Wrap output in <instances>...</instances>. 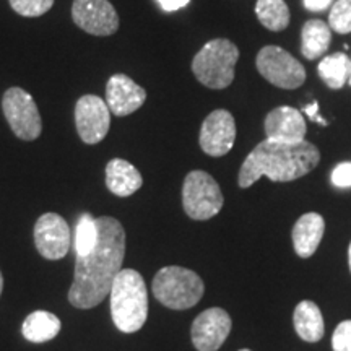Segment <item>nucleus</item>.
<instances>
[{"instance_id": "obj_1", "label": "nucleus", "mask_w": 351, "mask_h": 351, "mask_svg": "<svg viewBox=\"0 0 351 351\" xmlns=\"http://www.w3.org/2000/svg\"><path fill=\"white\" fill-rule=\"evenodd\" d=\"M98 243L88 256L75 261V275L69 289L70 304L91 309L109 296L125 257L124 226L112 217L96 218Z\"/></svg>"}, {"instance_id": "obj_2", "label": "nucleus", "mask_w": 351, "mask_h": 351, "mask_svg": "<svg viewBox=\"0 0 351 351\" xmlns=\"http://www.w3.org/2000/svg\"><path fill=\"white\" fill-rule=\"evenodd\" d=\"M320 161V152L314 143H280L263 140L245 156L239 169V187L247 189L262 176L274 182H291L309 174Z\"/></svg>"}, {"instance_id": "obj_3", "label": "nucleus", "mask_w": 351, "mask_h": 351, "mask_svg": "<svg viewBox=\"0 0 351 351\" xmlns=\"http://www.w3.org/2000/svg\"><path fill=\"white\" fill-rule=\"evenodd\" d=\"M109 296L114 326L124 333L138 332L148 317V293L143 276L134 269H122Z\"/></svg>"}, {"instance_id": "obj_4", "label": "nucleus", "mask_w": 351, "mask_h": 351, "mask_svg": "<svg viewBox=\"0 0 351 351\" xmlns=\"http://www.w3.org/2000/svg\"><path fill=\"white\" fill-rule=\"evenodd\" d=\"M239 49L225 38L212 39L192 59V72L202 85L210 90H225L234 80Z\"/></svg>"}, {"instance_id": "obj_5", "label": "nucleus", "mask_w": 351, "mask_h": 351, "mask_svg": "<svg viewBox=\"0 0 351 351\" xmlns=\"http://www.w3.org/2000/svg\"><path fill=\"white\" fill-rule=\"evenodd\" d=\"M153 295L161 304L174 311H186L202 300L205 285L195 271L184 267H163L153 278Z\"/></svg>"}, {"instance_id": "obj_6", "label": "nucleus", "mask_w": 351, "mask_h": 351, "mask_svg": "<svg viewBox=\"0 0 351 351\" xmlns=\"http://www.w3.org/2000/svg\"><path fill=\"white\" fill-rule=\"evenodd\" d=\"M223 199L221 189L213 176L205 171H191L184 179L182 186V207L189 218L197 221L213 218L221 212Z\"/></svg>"}, {"instance_id": "obj_7", "label": "nucleus", "mask_w": 351, "mask_h": 351, "mask_svg": "<svg viewBox=\"0 0 351 351\" xmlns=\"http://www.w3.org/2000/svg\"><path fill=\"white\" fill-rule=\"evenodd\" d=\"M256 67L267 82L282 90H296L306 82L304 65L283 47L274 44L257 52Z\"/></svg>"}, {"instance_id": "obj_8", "label": "nucleus", "mask_w": 351, "mask_h": 351, "mask_svg": "<svg viewBox=\"0 0 351 351\" xmlns=\"http://www.w3.org/2000/svg\"><path fill=\"white\" fill-rule=\"evenodd\" d=\"M3 116L16 137L33 142L41 135L43 122L33 96L21 88H8L2 98Z\"/></svg>"}, {"instance_id": "obj_9", "label": "nucleus", "mask_w": 351, "mask_h": 351, "mask_svg": "<svg viewBox=\"0 0 351 351\" xmlns=\"http://www.w3.org/2000/svg\"><path fill=\"white\" fill-rule=\"evenodd\" d=\"M72 19L93 36H111L119 29V15L109 0H73Z\"/></svg>"}, {"instance_id": "obj_10", "label": "nucleus", "mask_w": 351, "mask_h": 351, "mask_svg": "<svg viewBox=\"0 0 351 351\" xmlns=\"http://www.w3.org/2000/svg\"><path fill=\"white\" fill-rule=\"evenodd\" d=\"M75 124L80 138L86 145L103 142L111 127V111L99 96L85 95L77 101Z\"/></svg>"}, {"instance_id": "obj_11", "label": "nucleus", "mask_w": 351, "mask_h": 351, "mask_svg": "<svg viewBox=\"0 0 351 351\" xmlns=\"http://www.w3.org/2000/svg\"><path fill=\"white\" fill-rule=\"evenodd\" d=\"M72 234L67 221L57 213H44L34 225V244L47 261H59L67 256Z\"/></svg>"}, {"instance_id": "obj_12", "label": "nucleus", "mask_w": 351, "mask_h": 351, "mask_svg": "<svg viewBox=\"0 0 351 351\" xmlns=\"http://www.w3.org/2000/svg\"><path fill=\"white\" fill-rule=\"evenodd\" d=\"M236 140L234 117L226 109H217L205 117L202 124L199 143L208 156H225Z\"/></svg>"}, {"instance_id": "obj_13", "label": "nucleus", "mask_w": 351, "mask_h": 351, "mask_svg": "<svg viewBox=\"0 0 351 351\" xmlns=\"http://www.w3.org/2000/svg\"><path fill=\"white\" fill-rule=\"evenodd\" d=\"M231 317L221 307H212L197 315L192 324V343L199 351H217L231 332Z\"/></svg>"}, {"instance_id": "obj_14", "label": "nucleus", "mask_w": 351, "mask_h": 351, "mask_svg": "<svg viewBox=\"0 0 351 351\" xmlns=\"http://www.w3.org/2000/svg\"><path fill=\"white\" fill-rule=\"evenodd\" d=\"M265 137L271 142L301 143L306 140V121L300 109L280 106L267 114L263 121Z\"/></svg>"}, {"instance_id": "obj_15", "label": "nucleus", "mask_w": 351, "mask_h": 351, "mask_svg": "<svg viewBox=\"0 0 351 351\" xmlns=\"http://www.w3.org/2000/svg\"><path fill=\"white\" fill-rule=\"evenodd\" d=\"M145 101H147V91L130 77L116 73L109 78L106 85V104L114 116H129L142 108Z\"/></svg>"}, {"instance_id": "obj_16", "label": "nucleus", "mask_w": 351, "mask_h": 351, "mask_svg": "<svg viewBox=\"0 0 351 351\" xmlns=\"http://www.w3.org/2000/svg\"><path fill=\"white\" fill-rule=\"evenodd\" d=\"M326 231V221L319 213H306L293 226V245L300 257L307 258L314 256Z\"/></svg>"}, {"instance_id": "obj_17", "label": "nucleus", "mask_w": 351, "mask_h": 351, "mask_svg": "<svg viewBox=\"0 0 351 351\" xmlns=\"http://www.w3.org/2000/svg\"><path fill=\"white\" fill-rule=\"evenodd\" d=\"M143 184L142 174L129 161L114 158L106 166V186L114 195L129 197Z\"/></svg>"}, {"instance_id": "obj_18", "label": "nucleus", "mask_w": 351, "mask_h": 351, "mask_svg": "<svg viewBox=\"0 0 351 351\" xmlns=\"http://www.w3.org/2000/svg\"><path fill=\"white\" fill-rule=\"evenodd\" d=\"M332 29L322 20L306 21L301 29V54L307 60L322 57L330 47Z\"/></svg>"}, {"instance_id": "obj_19", "label": "nucleus", "mask_w": 351, "mask_h": 351, "mask_svg": "<svg viewBox=\"0 0 351 351\" xmlns=\"http://www.w3.org/2000/svg\"><path fill=\"white\" fill-rule=\"evenodd\" d=\"M293 324L300 339L315 343L324 337V317L319 306L313 301H301L293 314Z\"/></svg>"}, {"instance_id": "obj_20", "label": "nucleus", "mask_w": 351, "mask_h": 351, "mask_svg": "<svg viewBox=\"0 0 351 351\" xmlns=\"http://www.w3.org/2000/svg\"><path fill=\"white\" fill-rule=\"evenodd\" d=\"M60 327L62 324L57 315L47 313V311H34L25 319L21 332L28 341L44 343V341L56 339L57 333L60 332Z\"/></svg>"}, {"instance_id": "obj_21", "label": "nucleus", "mask_w": 351, "mask_h": 351, "mask_svg": "<svg viewBox=\"0 0 351 351\" xmlns=\"http://www.w3.org/2000/svg\"><path fill=\"white\" fill-rule=\"evenodd\" d=\"M351 59L345 52H333L320 60L317 65V73L330 90H341L350 78Z\"/></svg>"}, {"instance_id": "obj_22", "label": "nucleus", "mask_w": 351, "mask_h": 351, "mask_svg": "<svg viewBox=\"0 0 351 351\" xmlns=\"http://www.w3.org/2000/svg\"><path fill=\"white\" fill-rule=\"evenodd\" d=\"M256 16L263 28L274 33L287 29L291 19L285 0H257Z\"/></svg>"}, {"instance_id": "obj_23", "label": "nucleus", "mask_w": 351, "mask_h": 351, "mask_svg": "<svg viewBox=\"0 0 351 351\" xmlns=\"http://www.w3.org/2000/svg\"><path fill=\"white\" fill-rule=\"evenodd\" d=\"M96 243H98L96 218L91 217L90 213H82L75 225V238H73L75 254L78 257L88 256L95 249Z\"/></svg>"}, {"instance_id": "obj_24", "label": "nucleus", "mask_w": 351, "mask_h": 351, "mask_svg": "<svg viewBox=\"0 0 351 351\" xmlns=\"http://www.w3.org/2000/svg\"><path fill=\"white\" fill-rule=\"evenodd\" d=\"M328 26L339 34L351 33V0H335L328 12Z\"/></svg>"}, {"instance_id": "obj_25", "label": "nucleus", "mask_w": 351, "mask_h": 351, "mask_svg": "<svg viewBox=\"0 0 351 351\" xmlns=\"http://www.w3.org/2000/svg\"><path fill=\"white\" fill-rule=\"evenodd\" d=\"M8 2L19 15L29 16V19L44 15L54 5V0H8Z\"/></svg>"}, {"instance_id": "obj_26", "label": "nucleus", "mask_w": 351, "mask_h": 351, "mask_svg": "<svg viewBox=\"0 0 351 351\" xmlns=\"http://www.w3.org/2000/svg\"><path fill=\"white\" fill-rule=\"evenodd\" d=\"M333 351H351V320L339 324L332 335Z\"/></svg>"}, {"instance_id": "obj_27", "label": "nucleus", "mask_w": 351, "mask_h": 351, "mask_svg": "<svg viewBox=\"0 0 351 351\" xmlns=\"http://www.w3.org/2000/svg\"><path fill=\"white\" fill-rule=\"evenodd\" d=\"M330 181L339 189L351 187V161H343V163L337 165L330 174Z\"/></svg>"}, {"instance_id": "obj_28", "label": "nucleus", "mask_w": 351, "mask_h": 351, "mask_svg": "<svg viewBox=\"0 0 351 351\" xmlns=\"http://www.w3.org/2000/svg\"><path fill=\"white\" fill-rule=\"evenodd\" d=\"M301 112H304L307 117H309L311 121L313 122H315V124H319V125H327L328 122L324 119L322 116H320V112H319V103L317 101H313V103L311 104H307V106L302 109Z\"/></svg>"}, {"instance_id": "obj_29", "label": "nucleus", "mask_w": 351, "mask_h": 351, "mask_svg": "<svg viewBox=\"0 0 351 351\" xmlns=\"http://www.w3.org/2000/svg\"><path fill=\"white\" fill-rule=\"evenodd\" d=\"M333 2H335V0H302L306 10L315 13L328 10V8L333 5Z\"/></svg>"}, {"instance_id": "obj_30", "label": "nucleus", "mask_w": 351, "mask_h": 351, "mask_svg": "<svg viewBox=\"0 0 351 351\" xmlns=\"http://www.w3.org/2000/svg\"><path fill=\"white\" fill-rule=\"evenodd\" d=\"M191 0H158L160 7L163 8L165 12H176L179 8H184Z\"/></svg>"}, {"instance_id": "obj_31", "label": "nucleus", "mask_w": 351, "mask_h": 351, "mask_svg": "<svg viewBox=\"0 0 351 351\" xmlns=\"http://www.w3.org/2000/svg\"><path fill=\"white\" fill-rule=\"evenodd\" d=\"M2 289H3V276H2V271H0V295H2Z\"/></svg>"}, {"instance_id": "obj_32", "label": "nucleus", "mask_w": 351, "mask_h": 351, "mask_svg": "<svg viewBox=\"0 0 351 351\" xmlns=\"http://www.w3.org/2000/svg\"><path fill=\"white\" fill-rule=\"evenodd\" d=\"M348 258H350V270H351V243H350V247H348Z\"/></svg>"}, {"instance_id": "obj_33", "label": "nucleus", "mask_w": 351, "mask_h": 351, "mask_svg": "<svg viewBox=\"0 0 351 351\" xmlns=\"http://www.w3.org/2000/svg\"><path fill=\"white\" fill-rule=\"evenodd\" d=\"M348 85L351 86V65H350V78H348Z\"/></svg>"}, {"instance_id": "obj_34", "label": "nucleus", "mask_w": 351, "mask_h": 351, "mask_svg": "<svg viewBox=\"0 0 351 351\" xmlns=\"http://www.w3.org/2000/svg\"><path fill=\"white\" fill-rule=\"evenodd\" d=\"M239 351H251V350H239Z\"/></svg>"}]
</instances>
